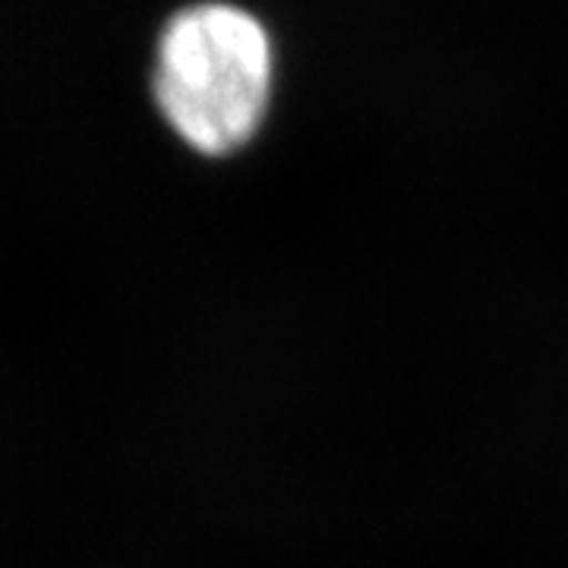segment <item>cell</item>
Masks as SVG:
<instances>
[{"label":"cell","instance_id":"cell-1","mask_svg":"<svg viewBox=\"0 0 568 568\" xmlns=\"http://www.w3.org/2000/svg\"><path fill=\"white\" fill-rule=\"evenodd\" d=\"M275 89V48L250 10L209 0L159 36L152 95L171 133L205 159L241 152L260 133Z\"/></svg>","mask_w":568,"mask_h":568}]
</instances>
